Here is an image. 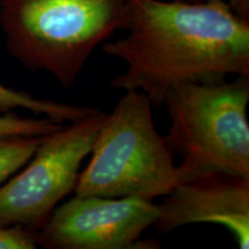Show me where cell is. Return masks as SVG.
<instances>
[{
  "instance_id": "1",
  "label": "cell",
  "mask_w": 249,
  "mask_h": 249,
  "mask_svg": "<svg viewBox=\"0 0 249 249\" xmlns=\"http://www.w3.org/2000/svg\"><path fill=\"white\" fill-rule=\"evenodd\" d=\"M124 30L102 46L127 64L110 85L144 93L155 105L180 83L249 77V21L225 0H132Z\"/></svg>"
},
{
  "instance_id": "2",
  "label": "cell",
  "mask_w": 249,
  "mask_h": 249,
  "mask_svg": "<svg viewBox=\"0 0 249 249\" xmlns=\"http://www.w3.org/2000/svg\"><path fill=\"white\" fill-rule=\"evenodd\" d=\"M132 0H0L9 54L71 88L93 50L124 30Z\"/></svg>"
},
{
  "instance_id": "3",
  "label": "cell",
  "mask_w": 249,
  "mask_h": 249,
  "mask_svg": "<svg viewBox=\"0 0 249 249\" xmlns=\"http://www.w3.org/2000/svg\"><path fill=\"white\" fill-rule=\"evenodd\" d=\"M90 154L75 195L154 201L181 181L173 152L155 127L152 103L140 91H126L105 114Z\"/></svg>"
},
{
  "instance_id": "4",
  "label": "cell",
  "mask_w": 249,
  "mask_h": 249,
  "mask_svg": "<svg viewBox=\"0 0 249 249\" xmlns=\"http://www.w3.org/2000/svg\"><path fill=\"white\" fill-rule=\"evenodd\" d=\"M249 77L180 83L167 92L165 141L182 158L181 180L207 173L249 178Z\"/></svg>"
},
{
  "instance_id": "5",
  "label": "cell",
  "mask_w": 249,
  "mask_h": 249,
  "mask_svg": "<svg viewBox=\"0 0 249 249\" xmlns=\"http://www.w3.org/2000/svg\"><path fill=\"white\" fill-rule=\"evenodd\" d=\"M105 114L101 111L42 138L20 172L0 186V227L37 232L75 191L81 165L91 152Z\"/></svg>"
},
{
  "instance_id": "6",
  "label": "cell",
  "mask_w": 249,
  "mask_h": 249,
  "mask_svg": "<svg viewBox=\"0 0 249 249\" xmlns=\"http://www.w3.org/2000/svg\"><path fill=\"white\" fill-rule=\"evenodd\" d=\"M158 214V204L144 198L75 195L55 208L36 232V244L48 249L160 248V242L141 240Z\"/></svg>"
},
{
  "instance_id": "7",
  "label": "cell",
  "mask_w": 249,
  "mask_h": 249,
  "mask_svg": "<svg viewBox=\"0 0 249 249\" xmlns=\"http://www.w3.org/2000/svg\"><path fill=\"white\" fill-rule=\"evenodd\" d=\"M157 231L169 233L191 224L226 227L241 249L249 247V178L207 173L182 179L163 196Z\"/></svg>"
},
{
  "instance_id": "8",
  "label": "cell",
  "mask_w": 249,
  "mask_h": 249,
  "mask_svg": "<svg viewBox=\"0 0 249 249\" xmlns=\"http://www.w3.org/2000/svg\"><path fill=\"white\" fill-rule=\"evenodd\" d=\"M14 108H24L36 116H44L59 124L74 123L99 111L89 107L37 98L26 91L0 85V114L8 113Z\"/></svg>"
},
{
  "instance_id": "9",
  "label": "cell",
  "mask_w": 249,
  "mask_h": 249,
  "mask_svg": "<svg viewBox=\"0 0 249 249\" xmlns=\"http://www.w3.org/2000/svg\"><path fill=\"white\" fill-rule=\"evenodd\" d=\"M43 136H0V186L26 165Z\"/></svg>"
},
{
  "instance_id": "10",
  "label": "cell",
  "mask_w": 249,
  "mask_h": 249,
  "mask_svg": "<svg viewBox=\"0 0 249 249\" xmlns=\"http://www.w3.org/2000/svg\"><path fill=\"white\" fill-rule=\"evenodd\" d=\"M62 127V124L46 117L21 118L9 112L0 116V136H45Z\"/></svg>"
},
{
  "instance_id": "11",
  "label": "cell",
  "mask_w": 249,
  "mask_h": 249,
  "mask_svg": "<svg viewBox=\"0 0 249 249\" xmlns=\"http://www.w3.org/2000/svg\"><path fill=\"white\" fill-rule=\"evenodd\" d=\"M36 232L20 226L0 227V249H34Z\"/></svg>"
},
{
  "instance_id": "12",
  "label": "cell",
  "mask_w": 249,
  "mask_h": 249,
  "mask_svg": "<svg viewBox=\"0 0 249 249\" xmlns=\"http://www.w3.org/2000/svg\"><path fill=\"white\" fill-rule=\"evenodd\" d=\"M180 1L187 2H196V1H204V0H180ZM232 11L244 20L249 21V0H225Z\"/></svg>"
}]
</instances>
